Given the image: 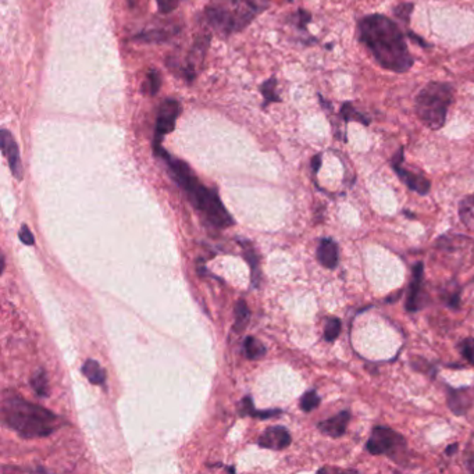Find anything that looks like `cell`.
Masks as SVG:
<instances>
[{
    "label": "cell",
    "instance_id": "obj_16",
    "mask_svg": "<svg viewBox=\"0 0 474 474\" xmlns=\"http://www.w3.org/2000/svg\"><path fill=\"white\" fill-rule=\"evenodd\" d=\"M234 315H236V323H234V330L236 331H242L245 327L248 326L249 319H251V312L243 299H239L234 307Z\"/></svg>",
    "mask_w": 474,
    "mask_h": 474
},
{
    "label": "cell",
    "instance_id": "obj_34",
    "mask_svg": "<svg viewBox=\"0 0 474 474\" xmlns=\"http://www.w3.org/2000/svg\"><path fill=\"white\" fill-rule=\"evenodd\" d=\"M466 466H468V470L470 472V473H474V453L468 459V463H466Z\"/></svg>",
    "mask_w": 474,
    "mask_h": 474
},
{
    "label": "cell",
    "instance_id": "obj_18",
    "mask_svg": "<svg viewBox=\"0 0 474 474\" xmlns=\"http://www.w3.org/2000/svg\"><path fill=\"white\" fill-rule=\"evenodd\" d=\"M243 347H245V355H246L248 359L255 360V359H260V357L266 355L265 345L259 339H256L253 337H248L245 339V345Z\"/></svg>",
    "mask_w": 474,
    "mask_h": 474
},
{
    "label": "cell",
    "instance_id": "obj_25",
    "mask_svg": "<svg viewBox=\"0 0 474 474\" xmlns=\"http://www.w3.org/2000/svg\"><path fill=\"white\" fill-rule=\"evenodd\" d=\"M275 87H277V81L275 78H270L267 83L263 84L262 87V93L265 96V102L266 105L268 103H273V102H280V98L278 95L275 93Z\"/></svg>",
    "mask_w": 474,
    "mask_h": 474
},
{
    "label": "cell",
    "instance_id": "obj_17",
    "mask_svg": "<svg viewBox=\"0 0 474 474\" xmlns=\"http://www.w3.org/2000/svg\"><path fill=\"white\" fill-rule=\"evenodd\" d=\"M177 31L169 30H152L148 32H141L139 35H137L134 39L135 41H141V42H147V43H154V42H164L167 41L170 36H173V33H176Z\"/></svg>",
    "mask_w": 474,
    "mask_h": 474
},
{
    "label": "cell",
    "instance_id": "obj_29",
    "mask_svg": "<svg viewBox=\"0 0 474 474\" xmlns=\"http://www.w3.org/2000/svg\"><path fill=\"white\" fill-rule=\"evenodd\" d=\"M474 208V195H472V196H469V198H466L462 204H460V216L462 214H465V213H468L469 210H472V209Z\"/></svg>",
    "mask_w": 474,
    "mask_h": 474
},
{
    "label": "cell",
    "instance_id": "obj_11",
    "mask_svg": "<svg viewBox=\"0 0 474 474\" xmlns=\"http://www.w3.org/2000/svg\"><path fill=\"white\" fill-rule=\"evenodd\" d=\"M291 444V434L284 427H270L260 436L259 445L262 448L273 449V451H281L285 449Z\"/></svg>",
    "mask_w": 474,
    "mask_h": 474
},
{
    "label": "cell",
    "instance_id": "obj_21",
    "mask_svg": "<svg viewBox=\"0 0 474 474\" xmlns=\"http://www.w3.org/2000/svg\"><path fill=\"white\" fill-rule=\"evenodd\" d=\"M162 85V77L160 73L156 70H150L147 77V81L144 83V92L149 93L150 96H154Z\"/></svg>",
    "mask_w": 474,
    "mask_h": 474
},
{
    "label": "cell",
    "instance_id": "obj_15",
    "mask_svg": "<svg viewBox=\"0 0 474 474\" xmlns=\"http://www.w3.org/2000/svg\"><path fill=\"white\" fill-rule=\"evenodd\" d=\"M83 373L95 386H103L106 381V373L96 360H87L83 366Z\"/></svg>",
    "mask_w": 474,
    "mask_h": 474
},
{
    "label": "cell",
    "instance_id": "obj_20",
    "mask_svg": "<svg viewBox=\"0 0 474 474\" xmlns=\"http://www.w3.org/2000/svg\"><path fill=\"white\" fill-rule=\"evenodd\" d=\"M31 386L36 395L39 396H48L49 395V383H48V376L45 370H38L33 377L31 379Z\"/></svg>",
    "mask_w": 474,
    "mask_h": 474
},
{
    "label": "cell",
    "instance_id": "obj_3",
    "mask_svg": "<svg viewBox=\"0 0 474 474\" xmlns=\"http://www.w3.org/2000/svg\"><path fill=\"white\" fill-rule=\"evenodd\" d=\"M3 421L24 438H39L52 434L58 417L39 405L20 396H4L1 404Z\"/></svg>",
    "mask_w": 474,
    "mask_h": 474
},
{
    "label": "cell",
    "instance_id": "obj_19",
    "mask_svg": "<svg viewBox=\"0 0 474 474\" xmlns=\"http://www.w3.org/2000/svg\"><path fill=\"white\" fill-rule=\"evenodd\" d=\"M341 117L345 121V122H349V121H357V122H362L363 125H369L370 124V119L366 117L363 113H360L359 110H356L354 107V105L351 102H347L342 105L341 107Z\"/></svg>",
    "mask_w": 474,
    "mask_h": 474
},
{
    "label": "cell",
    "instance_id": "obj_24",
    "mask_svg": "<svg viewBox=\"0 0 474 474\" xmlns=\"http://www.w3.org/2000/svg\"><path fill=\"white\" fill-rule=\"evenodd\" d=\"M414 7L415 4L414 3H401L398 4L395 9H394V14L405 24L408 26L409 21H411V16H412V11H414Z\"/></svg>",
    "mask_w": 474,
    "mask_h": 474
},
{
    "label": "cell",
    "instance_id": "obj_30",
    "mask_svg": "<svg viewBox=\"0 0 474 474\" xmlns=\"http://www.w3.org/2000/svg\"><path fill=\"white\" fill-rule=\"evenodd\" d=\"M297 17H299V27L300 28H305L306 24L310 21V14L307 11H303V10H299L297 11Z\"/></svg>",
    "mask_w": 474,
    "mask_h": 474
},
{
    "label": "cell",
    "instance_id": "obj_31",
    "mask_svg": "<svg viewBox=\"0 0 474 474\" xmlns=\"http://www.w3.org/2000/svg\"><path fill=\"white\" fill-rule=\"evenodd\" d=\"M408 36L414 41V42H416V43H418L421 48H428L430 45H427V42L426 41H423L420 36H417L416 33H414V32H408Z\"/></svg>",
    "mask_w": 474,
    "mask_h": 474
},
{
    "label": "cell",
    "instance_id": "obj_5",
    "mask_svg": "<svg viewBox=\"0 0 474 474\" xmlns=\"http://www.w3.org/2000/svg\"><path fill=\"white\" fill-rule=\"evenodd\" d=\"M455 90L451 84L428 83L416 96L415 110L418 120L430 130H441L446 122Z\"/></svg>",
    "mask_w": 474,
    "mask_h": 474
},
{
    "label": "cell",
    "instance_id": "obj_1",
    "mask_svg": "<svg viewBox=\"0 0 474 474\" xmlns=\"http://www.w3.org/2000/svg\"><path fill=\"white\" fill-rule=\"evenodd\" d=\"M357 31L359 41L383 68L405 73L415 64L404 32L391 19L383 14L366 16L359 21Z\"/></svg>",
    "mask_w": 474,
    "mask_h": 474
},
{
    "label": "cell",
    "instance_id": "obj_12",
    "mask_svg": "<svg viewBox=\"0 0 474 474\" xmlns=\"http://www.w3.org/2000/svg\"><path fill=\"white\" fill-rule=\"evenodd\" d=\"M349 421H351V412L344 411V412H339L338 415H335L331 418L320 421L317 424V427L323 434H326L328 437L339 438L345 434Z\"/></svg>",
    "mask_w": 474,
    "mask_h": 474
},
{
    "label": "cell",
    "instance_id": "obj_13",
    "mask_svg": "<svg viewBox=\"0 0 474 474\" xmlns=\"http://www.w3.org/2000/svg\"><path fill=\"white\" fill-rule=\"evenodd\" d=\"M469 388H460V389H453L448 388V406L453 412V415L462 416L466 415L468 411L472 408V396L469 394Z\"/></svg>",
    "mask_w": 474,
    "mask_h": 474
},
{
    "label": "cell",
    "instance_id": "obj_9",
    "mask_svg": "<svg viewBox=\"0 0 474 474\" xmlns=\"http://www.w3.org/2000/svg\"><path fill=\"white\" fill-rule=\"evenodd\" d=\"M0 147L3 150V154L7 157L13 176L16 177V179L21 181L23 179V164H21V159H20V149H19L14 137L7 130H1V132H0Z\"/></svg>",
    "mask_w": 474,
    "mask_h": 474
},
{
    "label": "cell",
    "instance_id": "obj_6",
    "mask_svg": "<svg viewBox=\"0 0 474 474\" xmlns=\"http://www.w3.org/2000/svg\"><path fill=\"white\" fill-rule=\"evenodd\" d=\"M366 449L372 455H386L391 459H398L406 451V440L388 427H376L370 434Z\"/></svg>",
    "mask_w": 474,
    "mask_h": 474
},
{
    "label": "cell",
    "instance_id": "obj_35",
    "mask_svg": "<svg viewBox=\"0 0 474 474\" xmlns=\"http://www.w3.org/2000/svg\"><path fill=\"white\" fill-rule=\"evenodd\" d=\"M290 1H291V0H290Z\"/></svg>",
    "mask_w": 474,
    "mask_h": 474
},
{
    "label": "cell",
    "instance_id": "obj_22",
    "mask_svg": "<svg viewBox=\"0 0 474 474\" xmlns=\"http://www.w3.org/2000/svg\"><path fill=\"white\" fill-rule=\"evenodd\" d=\"M300 409L303 412H312L313 409H316L320 405V396L317 395L316 391H307L302 399H300Z\"/></svg>",
    "mask_w": 474,
    "mask_h": 474
},
{
    "label": "cell",
    "instance_id": "obj_4",
    "mask_svg": "<svg viewBox=\"0 0 474 474\" xmlns=\"http://www.w3.org/2000/svg\"><path fill=\"white\" fill-rule=\"evenodd\" d=\"M268 0H214L206 9V19L211 27L230 35L243 30L265 10Z\"/></svg>",
    "mask_w": 474,
    "mask_h": 474
},
{
    "label": "cell",
    "instance_id": "obj_32",
    "mask_svg": "<svg viewBox=\"0 0 474 474\" xmlns=\"http://www.w3.org/2000/svg\"><path fill=\"white\" fill-rule=\"evenodd\" d=\"M320 166H322V156H320V154H316V156L313 157V160H312V169H313V172L317 173L319 169H320Z\"/></svg>",
    "mask_w": 474,
    "mask_h": 474
},
{
    "label": "cell",
    "instance_id": "obj_28",
    "mask_svg": "<svg viewBox=\"0 0 474 474\" xmlns=\"http://www.w3.org/2000/svg\"><path fill=\"white\" fill-rule=\"evenodd\" d=\"M19 237H20V241H21L23 243H26V245H33V243H35V237L32 236L30 228H28L26 224L21 227Z\"/></svg>",
    "mask_w": 474,
    "mask_h": 474
},
{
    "label": "cell",
    "instance_id": "obj_10",
    "mask_svg": "<svg viewBox=\"0 0 474 474\" xmlns=\"http://www.w3.org/2000/svg\"><path fill=\"white\" fill-rule=\"evenodd\" d=\"M423 263H416L414 267V278L408 291V297L405 302V307L408 312H417L423 307L424 297H423Z\"/></svg>",
    "mask_w": 474,
    "mask_h": 474
},
{
    "label": "cell",
    "instance_id": "obj_14",
    "mask_svg": "<svg viewBox=\"0 0 474 474\" xmlns=\"http://www.w3.org/2000/svg\"><path fill=\"white\" fill-rule=\"evenodd\" d=\"M317 260L326 268H335L338 265V245L331 238H323L317 248Z\"/></svg>",
    "mask_w": 474,
    "mask_h": 474
},
{
    "label": "cell",
    "instance_id": "obj_27",
    "mask_svg": "<svg viewBox=\"0 0 474 474\" xmlns=\"http://www.w3.org/2000/svg\"><path fill=\"white\" fill-rule=\"evenodd\" d=\"M156 1L159 6V10L162 13H172L173 10L177 9L178 3H179V0H156Z\"/></svg>",
    "mask_w": 474,
    "mask_h": 474
},
{
    "label": "cell",
    "instance_id": "obj_2",
    "mask_svg": "<svg viewBox=\"0 0 474 474\" xmlns=\"http://www.w3.org/2000/svg\"><path fill=\"white\" fill-rule=\"evenodd\" d=\"M154 154L162 157L169 164L170 173L176 182L188 194L189 201L202 213H205L213 226L224 228L233 224V218L221 204L217 192L199 182L186 163L172 159V156L162 147L154 149Z\"/></svg>",
    "mask_w": 474,
    "mask_h": 474
},
{
    "label": "cell",
    "instance_id": "obj_26",
    "mask_svg": "<svg viewBox=\"0 0 474 474\" xmlns=\"http://www.w3.org/2000/svg\"><path fill=\"white\" fill-rule=\"evenodd\" d=\"M460 354L474 366V338H466L460 344Z\"/></svg>",
    "mask_w": 474,
    "mask_h": 474
},
{
    "label": "cell",
    "instance_id": "obj_23",
    "mask_svg": "<svg viewBox=\"0 0 474 474\" xmlns=\"http://www.w3.org/2000/svg\"><path fill=\"white\" fill-rule=\"evenodd\" d=\"M341 332V320L337 317H330L327 320L326 327H325V338L328 342H332L337 339V337Z\"/></svg>",
    "mask_w": 474,
    "mask_h": 474
},
{
    "label": "cell",
    "instance_id": "obj_8",
    "mask_svg": "<svg viewBox=\"0 0 474 474\" xmlns=\"http://www.w3.org/2000/svg\"><path fill=\"white\" fill-rule=\"evenodd\" d=\"M404 163V148L399 149V152L394 156L392 159V167L395 170V173L398 174V177L402 179V182L406 184V186L412 191H415L420 195H427L430 192L431 184L427 178L418 173H414L408 169H405L402 166Z\"/></svg>",
    "mask_w": 474,
    "mask_h": 474
},
{
    "label": "cell",
    "instance_id": "obj_7",
    "mask_svg": "<svg viewBox=\"0 0 474 474\" xmlns=\"http://www.w3.org/2000/svg\"><path fill=\"white\" fill-rule=\"evenodd\" d=\"M182 112L181 102L176 99L164 100L159 107V115L156 120V132H154V144L153 148L160 147L162 139L166 134H170L176 128V121Z\"/></svg>",
    "mask_w": 474,
    "mask_h": 474
},
{
    "label": "cell",
    "instance_id": "obj_33",
    "mask_svg": "<svg viewBox=\"0 0 474 474\" xmlns=\"http://www.w3.org/2000/svg\"><path fill=\"white\" fill-rule=\"evenodd\" d=\"M458 448H459V445L458 444H453V445H449L448 448H446V455L449 456V455H455L456 453V451H458Z\"/></svg>",
    "mask_w": 474,
    "mask_h": 474
}]
</instances>
